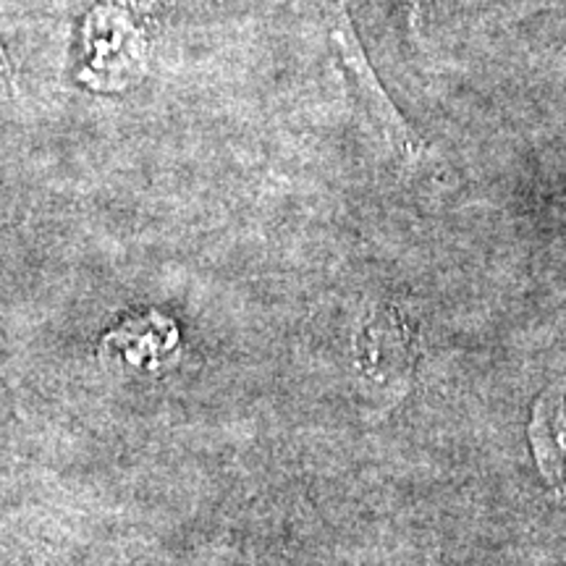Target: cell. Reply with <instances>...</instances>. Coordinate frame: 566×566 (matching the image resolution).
Here are the masks:
<instances>
[{
  "label": "cell",
  "mask_w": 566,
  "mask_h": 566,
  "mask_svg": "<svg viewBox=\"0 0 566 566\" xmlns=\"http://www.w3.org/2000/svg\"><path fill=\"white\" fill-rule=\"evenodd\" d=\"M328 38L331 45H334L336 59L342 61V66L354 84V90L363 97L365 108L370 111L375 126L384 132V137L391 142V147L401 158L412 160L417 150H420V142H417L412 126L405 122L391 97L386 95V90L380 87L378 74H375L370 61L359 45L357 32H354L349 13L344 9V0H334V9H331V21H328Z\"/></svg>",
  "instance_id": "obj_1"
},
{
  "label": "cell",
  "mask_w": 566,
  "mask_h": 566,
  "mask_svg": "<svg viewBox=\"0 0 566 566\" xmlns=\"http://www.w3.org/2000/svg\"><path fill=\"white\" fill-rule=\"evenodd\" d=\"M533 451L551 485L566 491V396H541L530 424Z\"/></svg>",
  "instance_id": "obj_2"
},
{
  "label": "cell",
  "mask_w": 566,
  "mask_h": 566,
  "mask_svg": "<svg viewBox=\"0 0 566 566\" xmlns=\"http://www.w3.org/2000/svg\"><path fill=\"white\" fill-rule=\"evenodd\" d=\"M405 3H407V9L412 11V17H415V13H417V3H420V0H405Z\"/></svg>",
  "instance_id": "obj_3"
}]
</instances>
